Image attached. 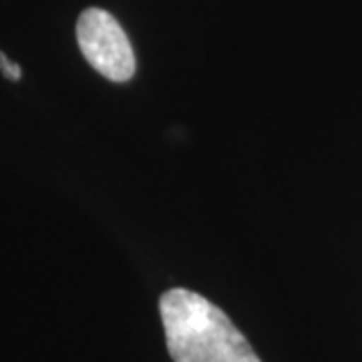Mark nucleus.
Listing matches in <instances>:
<instances>
[{
    "label": "nucleus",
    "instance_id": "obj_1",
    "mask_svg": "<svg viewBox=\"0 0 362 362\" xmlns=\"http://www.w3.org/2000/svg\"><path fill=\"white\" fill-rule=\"evenodd\" d=\"M159 314L173 362H262L230 316L197 292L168 290Z\"/></svg>",
    "mask_w": 362,
    "mask_h": 362
},
{
    "label": "nucleus",
    "instance_id": "obj_2",
    "mask_svg": "<svg viewBox=\"0 0 362 362\" xmlns=\"http://www.w3.org/2000/svg\"><path fill=\"white\" fill-rule=\"evenodd\" d=\"M77 42L83 57L99 75L125 83L135 75V54L125 30L113 14L90 6L77 21Z\"/></svg>",
    "mask_w": 362,
    "mask_h": 362
},
{
    "label": "nucleus",
    "instance_id": "obj_3",
    "mask_svg": "<svg viewBox=\"0 0 362 362\" xmlns=\"http://www.w3.org/2000/svg\"><path fill=\"white\" fill-rule=\"evenodd\" d=\"M0 71H2L8 78H13V81H18V78H21V66L11 63V61L6 59L4 52H0Z\"/></svg>",
    "mask_w": 362,
    "mask_h": 362
}]
</instances>
